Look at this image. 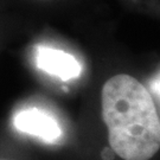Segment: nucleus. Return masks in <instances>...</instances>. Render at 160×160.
<instances>
[{
  "mask_svg": "<svg viewBox=\"0 0 160 160\" xmlns=\"http://www.w3.org/2000/svg\"><path fill=\"white\" fill-rule=\"evenodd\" d=\"M101 113L110 149L123 160H149L160 148V119L153 98L131 75L104 82Z\"/></svg>",
  "mask_w": 160,
  "mask_h": 160,
  "instance_id": "nucleus-1",
  "label": "nucleus"
},
{
  "mask_svg": "<svg viewBox=\"0 0 160 160\" xmlns=\"http://www.w3.org/2000/svg\"><path fill=\"white\" fill-rule=\"evenodd\" d=\"M17 131L43 140L46 143H57L63 131L58 120L48 110L42 108H24L18 110L12 119Z\"/></svg>",
  "mask_w": 160,
  "mask_h": 160,
  "instance_id": "nucleus-2",
  "label": "nucleus"
},
{
  "mask_svg": "<svg viewBox=\"0 0 160 160\" xmlns=\"http://www.w3.org/2000/svg\"><path fill=\"white\" fill-rule=\"evenodd\" d=\"M36 64L42 71L62 81L77 78L82 71L80 62L75 56L51 46L36 48Z\"/></svg>",
  "mask_w": 160,
  "mask_h": 160,
  "instance_id": "nucleus-3",
  "label": "nucleus"
},
{
  "mask_svg": "<svg viewBox=\"0 0 160 160\" xmlns=\"http://www.w3.org/2000/svg\"><path fill=\"white\" fill-rule=\"evenodd\" d=\"M28 4H49V2H52L55 0H23Z\"/></svg>",
  "mask_w": 160,
  "mask_h": 160,
  "instance_id": "nucleus-4",
  "label": "nucleus"
},
{
  "mask_svg": "<svg viewBox=\"0 0 160 160\" xmlns=\"http://www.w3.org/2000/svg\"><path fill=\"white\" fill-rule=\"evenodd\" d=\"M153 89H155V92L160 95V76L154 81V83H153Z\"/></svg>",
  "mask_w": 160,
  "mask_h": 160,
  "instance_id": "nucleus-5",
  "label": "nucleus"
},
{
  "mask_svg": "<svg viewBox=\"0 0 160 160\" xmlns=\"http://www.w3.org/2000/svg\"><path fill=\"white\" fill-rule=\"evenodd\" d=\"M0 160H12V159H0Z\"/></svg>",
  "mask_w": 160,
  "mask_h": 160,
  "instance_id": "nucleus-6",
  "label": "nucleus"
}]
</instances>
